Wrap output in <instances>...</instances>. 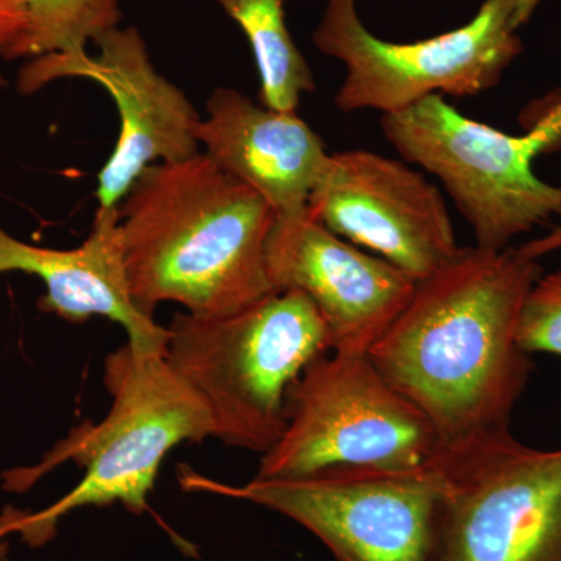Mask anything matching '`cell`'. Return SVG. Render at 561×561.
I'll use <instances>...</instances> for the list:
<instances>
[{"instance_id":"6da1fadb","label":"cell","mask_w":561,"mask_h":561,"mask_svg":"<svg viewBox=\"0 0 561 561\" xmlns=\"http://www.w3.org/2000/svg\"><path fill=\"white\" fill-rule=\"evenodd\" d=\"M541 275L540 262L516 249H461L416 283L368 351L383 379L431 421L443 449L511 431L534 368L518 343L519 317Z\"/></svg>"},{"instance_id":"7a4b0ae2","label":"cell","mask_w":561,"mask_h":561,"mask_svg":"<svg viewBox=\"0 0 561 561\" xmlns=\"http://www.w3.org/2000/svg\"><path fill=\"white\" fill-rule=\"evenodd\" d=\"M117 208L128 286L146 316L162 302L221 316L275 294L265 260L275 210L203 151L150 165Z\"/></svg>"},{"instance_id":"3957f363","label":"cell","mask_w":561,"mask_h":561,"mask_svg":"<svg viewBox=\"0 0 561 561\" xmlns=\"http://www.w3.org/2000/svg\"><path fill=\"white\" fill-rule=\"evenodd\" d=\"M103 381L111 405L99 423L84 421L38 463L0 476L3 490L24 493L68 461L84 470L83 479L50 507L0 516L3 529L18 531L31 546L49 541L62 516L77 508L122 504L140 515L149 508L147 500L165 456L181 443L213 438L205 402L164 353L140 351L127 342L106 356Z\"/></svg>"},{"instance_id":"277c9868","label":"cell","mask_w":561,"mask_h":561,"mask_svg":"<svg viewBox=\"0 0 561 561\" xmlns=\"http://www.w3.org/2000/svg\"><path fill=\"white\" fill-rule=\"evenodd\" d=\"M165 359L205 402L213 438L267 453L286 426L291 383L332 351L330 331L301 291H275L221 316L179 312Z\"/></svg>"},{"instance_id":"5b68a950","label":"cell","mask_w":561,"mask_h":561,"mask_svg":"<svg viewBox=\"0 0 561 561\" xmlns=\"http://www.w3.org/2000/svg\"><path fill=\"white\" fill-rule=\"evenodd\" d=\"M508 135L470 119L440 94L382 114L383 136L402 160L440 180L470 224L476 245L511 249L518 236L561 221V186L538 179L534 161L561 149V90L524 113Z\"/></svg>"},{"instance_id":"8992f818","label":"cell","mask_w":561,"mask_h":561,"mask_svg":"<svg viewBox=\"0 0 561 561\" xmlns=\"http://www.w3.org/2000/svg\"><path fill=\"white\" fill-rule=\"evenodd\" d=\"M284 413L283 434L262 454L254 478L423 470L443 449L431 421L383 379L368 353L330 351L313 360L287 391Z\"/></svg>"},{"instance_id":"52a82bcc","label":"cell","mask_w":561,"mask_h":561,"mask_svg":"<svg viewBox=\"0 0 561 561\" xmlns=\"http://www.w3.org/2000/svg\"><path fill=\"white\" fill-rule=\"evenodd\" d=\"M542 0H483L456 31L413 43L373 35L356 0H328L312 39L317 49L345 66L335 106L342 113H394L430 95L472 98L500 83L523 51L518 32Z\"/></svg>"},{"instance_id":"ba28073f","label":"cell","mask_w":561,"mask_h":561,"mask_svg":"<svg viewBox=\"0 0 561 561\" xmlns=\"http://www.w3.org/2000/svg\"><path fill=\"white\" fill-rule=\"evenodd\" d=\"M431 561H561V449L511 431L442 449Z\"/></svg>"},{"instance_id":"9c48e42d","label":"cell","mask_w":561,"mask_h":561,"mask_svg":"<svg viewBox=\"0 0 561 561\" xmlns=\"http://www.w3.org/2000/svg\"><path fill=\"white\" fill-rule=\"evenodd\" d=\"M184 489L249 501L319 538L334 561H431L440 478L413 471H327L231 486L194 472Z\"/></svg>"},{"instance_id":"30bf717a","label":"cell","mask_w":561,"mask_h":561,"mask_svg":"<svg viewBox=\"0 0 561 561\" xmlns=\"http://www.w3.org/2000/svg\"><path fill=\"white\" fill-rule=\"evenodd\" d=\"M98 54L41 55L25 62L18 91L35 94L61 79L101 84L116 103L121 130L98 175L99 208H117L140 173L153 164L187 160L201 151L202 119L187 95L158 72L136 27L114 28L95 41Z\"/></svg>"},{"instance_id":"8fae6325","label":"cell","mask_w":561,"mask_h":561,"mask_svg":"<svg viewBox=\"0 0 561 561\" xmlns=\"http://www.w3.org/2000/svg\"><path fill=\"white\" fill-rule=\"evenodd\" d=\"M308 213L416 283L451 264L461 251L440 190L404 161L375 151L331 153Z\"/></svg>"},{"instance_id":"7c38bea8","label":"cell","mask_w":561,"mask_h":561,"mask_svg":"<svg viewBox=\"0 0 561 561\" xmlns=\"http://www.w3.org/2000/svg\"><path fill=\"white\" fill-rule=\"evenodd\" d=\"M265 260L275 290L306 295L330 331L332 351L343 353H368L416 289L400 268L334 234L308 210L276 216Z\"/></svg>"},{"instance_id":"4fadbf2b","label":"cell","mask_w":561,"mask_h":561,"mask_svg":"<svg viewBox=\"0 0 561 561\" xmlns=\"http://www.w3.org/2000/svg\"><path fill=\"white\" fill-rule=\"evenodd\" d=\"M194 135L220 171L257 192L276 216L308 210L331 154L297 111L267 108L232 88L213 91Z\"/></svg>"},{"instance_id":"5bb4252c","label":"cell","mask_w":561,"mask_h":561,"mask_svg":"<svg viewBox=\"0 0 561 561\" xmlns=\"http://www.w3.org/2000/svg\"><path fill=\"white\" fill-rule=\"evenodd\" d=\"M38 276L46 287L39 311L70 323L105 317L121 324L128 343L140 351L164 353L168 327L139 311L125 268L119 208H98L87 241L77 249H41L20 241L0 225V275Z\"/></svg>"},{"instance_id":"9a60e30c","label":"cell","mask_w":561,"mask_h":561,"mask_svg":"<svg viewBox=\"0 0 561 561\" xmlns=\"http://www.w3.org/2000/svg\"><path fill=\"white\" fill-rule=\"evenodd\" d=\"M249 39L257 73L260 103L267 108L297 111L302 95L316 91L311 66L291 38L287 0H216Z\"/></svg>"},{"instance_id":"2e32d148","label":"cell","mask_w":561,"mask_h":561,"mask_svg":"<svg viewBox=\"0 0 561 561\" xmlns=\"http://www.w3.org/2000/svg\"><path fill=\"white\" fill-rule=\"evenodd\" d=\"M27 35L22 58L79 55L119 27V0H25Z\"/></svg>"},{"instance_id":"e0dca14e","label":"cell","mask_w":561,"mask_h":561,"mask_svg":"<svg viewBox=\"0 0 561 561\" xmlns=\"http://www.w3.org/2000/svg\"><path fill=\"white\" fill-rule=\"evenodd\" d=\"M518 343L527 354L561 357V271L541 275L519 317Z\"/></svg>"},{"instance_id":"ac0fdd59","label":"cell","mask_w":561,"mask_h":561,"mask_svg":"<svg viewBox=\"0 0 561 561\" xmlns=\"http://www.w3.org/2000/svg\"><path fill=\"white\" fill-rule=\"evenodd\" d=\"M27 35L25 0H0V57L5 60L22 58Z\"/></svg>"},{"instance_id":"d6986e66","label":"cell","mask_w":561,"mask_h":561,"mask_svg":"<svg viewBox=\"0 0 561 561\" xmlns=\"http://www.w3.org/2000/svg\"><path fill=\"white\" fill-rule=\"evenodd\" d=\"M559 250H561V221L548 234L530 239V241L522 243L516 249L523 257L531 261H540L541 257L556 253Z\"/></svg>"},{"instance_id":"ffe728a7","label":"cell","mask_w":561,"mask_h":561,"mask_svg":"<svg viewBox=\"0 0 561 561\" xmlns=\"http://www.w3.org/2000/svg\"><path fill=\"white\" fill-rule=\"evenodd\" d=\"M5 553V545H3L2 538H0V557Z\"/></svg>"},{"instance_id":"44dd1931","label":"cell","mask_w":561,"mask_h":561,"mask_svg":"<svg viewBox=\"0 0 561 561\" xmlns=\"http://www.w3.org/2000/svg\"><path fill=\"white\" fill-rule=\"evenodd\" d=\"M5 84H7L5 79H3L2 76H0V90H2V88L5 87Z\"/></svg>"}]
</instances>
